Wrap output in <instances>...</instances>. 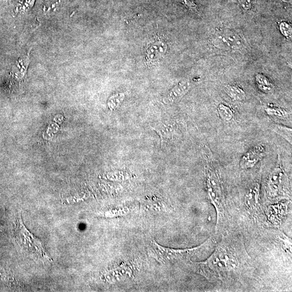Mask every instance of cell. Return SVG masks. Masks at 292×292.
I'll return each instance as SVG.
<instances>
[{
    "instance_id": "obj_1",
    "label": "cell",
    "mask_w": 292,
    "mask_h": 292,
    "mask_svg": "<svg viewBox=\"0 0 292 292\" xmlns=\"http://www.w3.org/2000/svg\"><path fill=\"white\" fill-rule=\"evenodd\" d=\"M247 256L240 241L227 236L222 238L206 261L190 263L196 272L209 281L225 282L234 279L242 272L247 263Z\"/></svg>"
},
{
    "instance_id": "obj_2",
    "label": "cell",
    "mask_w": 292,
    "mask_h": 292,
    "mask_svg": "<svg viewBox=\"0 0 292 292\" xmlns=\"http://www.w3.org/2000/svg\"><path fill=\"white\" fill-rule=\"evenodd\" d=\"M202 155L204 161V173L207 196L217 212L216 231L226 220L225 190L218 163L209 145L203 144Z\"/></svg>"
},
{
    "instance_id": "obj_3",
    "label": "cell",
    "mask_w": 292,
    "mask_h": 292,
    "mask_svg": "<svg viewBox=\"0 0 292 292\" xmlns=\"http://www.w3.org/2000/svg\"><path fill=\"white\" fill-rule=\"evenodd\" d=\"M215 241L210 237L204 243L194 248L173 249L161 247L156 241L152 242L151 255L160 263L174 264L187 261L195 256H201L214 247Z\"/></svg>"
},
{
    "instance_id": "obj_4",
    "label": "cell",
    "mask_w": 292,
    "mask_h": 292,
    "mask_svg": "<svg viewBox=\"0 0 292 292\" xmlns=\"http://www.w3.org/2000/svg\"><path fill=\"white\" fill-rule=\"evenodd\" d=\"M289 184L285 169L279 159L265 181V191L267 197L272 201L285 198L289 194Z\"/></svg>"
},
{
    "instance_id": "obj_5",
    "label": "cell",
    "mask_w": 292,
    "mask_h": 292,
    "mask_svg": "<svg viewBox=\"0 0 292 292\" xmlns=\"http://www.w3.org/2000/svg\"><path fill=\"white\" fill-rule=\"evenodd\" d=\"M15 233L19 245L25 253L38 258L51 261L40 240L30 233L23 224L20 214L18 219Z\"/></svg>"
},
{
    "instance_id": "obj_6",
    "label": "cell",
    "mask_w": 292,
    "mask_h": 292,
    "mask_svg": "<svg viewBox=\"0 0 292 292\" xmlns=\"http://www.w3.org/2000/svg\"><path fill=\"white\" fill-rule=\"evenodd\" d=\"M266 155V148L264 144H258L253 146L241 157L240 168L244 170H249L255 167Z\"/></svg>"
},
{
    "instance_id": "obj_7",
    "label": "cell",
    "mask_w": 292,
    "mask_h": 292,
    "mask_svg": "<svg viewBox=\"0 0 292 292\" xmlns=\"http://www.w3.org/2000/svg\"><path fill=\"white\" fill-rule=\"evenodd\" d=\"M152 128L159 135L161 143L172 140L179 131L178 125L172 121L159 122Z\"/></svg>"
},
{
    "instance_id": "obj_8",
    "label": "cell",
    "mask_w": 292,
    "mask_h": 292,
    "mask_svg": "<svg viewBox=\"0 0 292 292\" xmlns=\"http://www.w3.org/2000/svg\"><path fill=\"white\" fill-rule=\"evenodd\" d=\"M168 45L165 41L159 39L150 43L145 51V59L150 63L158 62L167 51Z\"/></svg>"
},
{
    "instance_id": "obj_9",
    "label": "cell",
    "mask_w": 292,
    "mask_h": 292,
    "mask_svg": "<svg viewBox=\"0 0 292 292\" xmlns=\"http://www.w3.org/2000/svg\"><path fill=\"white\" fill-rule=\"evenodd\" d=\"M191 87V84L189 81L180 82L163 98V103L166 105L177 103L188 93Z\"/></svg>"
},
{
    "instance_id": "obj_10",
    "label": "cell",
    "mask_w": 292,
    "mask_h": 292,
    "mask_svg": "<svg viewBox=\"0 0 292 292\" xmlns=\"http://www.w3.org/2000/svg\"><path fill=\"white\" fill-rule=\"evenodd\" d=\"M245 202L249 210L257 213L260 208V185L258 182L253 183L246 193Z\"/></svg>"
},
{
    "instance_id": "obj_11",
    "label": "cell",
    "mask_w": 292,
    "mask_h": 292,
    "mask_svg": "<svg viewBox=\"0 0 292 292\" xmlns=\"http://www.w3.org/2000/svg\"><path fill=\"white\" fill-rule=\"evenodd\" d=\"M286 203H278L271 205L267 210V216L270 221L276 226L281 224L282 218L286 216L287 212Z\"/></svg>"
},
{
    "instance_id": "obj_12",
    "label": "cell",
    "mask_w": 292,
    "mask_h": 292,
    "mask_svg": "<svg viewBox=\"0 0 292 292\" xmlns=\"http://www.w3.org/2000/svg\"><path fill=\"white\" fill-rule=\"evenodd\" d=\"M213 47L221 51H230L227 38L224 28L217 29L211 38Z\"/></svg>"
},
{
    "instance_id": "obj_13",
    "label": "cell",
    "mask_w": 292,
    "mask_h": 292,
    "mask_svg": "<svg viewBox=\"0 0 292 292\" xmlns=\"http://www.w3.org/2000/svg\"><path fill=\"white\" fill-rule=\"evenodd\" d=\"M227 38L230 51H238L244 47V42L240 35L235 30L230 28H224Z\"/></svg>"
},
{
    "instance_id": "obj_14",
    "label": "cell",
    "mask_w": 292,
    "mask_h": 292,
    "mask_svg": "<svg viewBox=\"0 0 292 292\" xmlns=\"http://www.w3.org/2000/svg\"><path fill=\"white\" fill-rule=\"evenodd\" d=\"M226 93L235 102H242L247 98L245 89L236 84H229L225 87Z\"/></svg>"
},
{
    "instance_id": "obj_15",
    "label": "cell",
    "mask_w": 292,
    "mask_h": 292,
    "mask_svg": "<svg viewBox=\"0 0 292 292\" xmlns=\"http://www.w3.org/2000/svg\"><path fill=\"white\" fill-rule=\"evenodd\" d=\"M255 81L259 89L264 93H272L275 89L274 84L262 73H258L256 75Z\"/></svg>"
},
{
    "instance_id": "obj_16",
    "label": "cell",
    "mask_w": 292,
    "mask_h": 292,
    "mask_svg": "<svg viewBox=\"0 0 292 292\" xmlns=\"http://www.w3.org/2000/svg\"><path fill=\"white\" fill-rule=\"evenodd\" d=\"M218 117L225 123H231L235 118V112L233 107L229 105L220 103L217 108Z\"/></svg>"
},
{
    "instance_id": "obj_17",
    "label": "cell",
    "mask_w": 292,
    "mask_h": 292,
    "mask_svg": "<svg viewBox=\"0 0 292 292\" xmlns=\"http://www.w3.org/2000/svg\"><path fill=\"white\" fill-rule=\"evenodd\" d=\"M265 111L268 116L283 120L289 119L291 116L288 110L277 106H268L265 107Z\"/></svg>"
},
{
    "instance_id": "obj_18",
    "label": "cell",
    "mask_w": 292,
    "mask_h": 292,
    "mask_svg": "<svg viewBox=\"0 0 292 292\" xmlns=\"http://www.w3.org/2000/svg\"><path fill=\"white\" fill-rule=\"evenodd\" d=\"M271 128L273 132L279 135L291 145L292 130L291 128L279 124H272Z\"/></svg>"
},
{
    "instance_id": "obj_19",
    "label": "cell",
    "mask_w": 292,
    "mask_h": 292,
    "mask_svg": "<svg viewBox=\"0 0 292 292\" xmlns=\"http://www.w3.org/2000/svg\"><path fill=\"white\" fill-rule=\"evenodd\" d=\"M124 98L125 94L124 93H119L112 96L108 103L110 108L112 110L118 108L123 101H124Z\"/></svg>"
},
{
    "instance_id": "obj_20",
    "label": "cell",
    "mask_w": 292,
    "mask_h": 292,
    "mask_svg": "<svg viewBox=\"0 0 292 292\" xmlns=\"http://www.w3.org/2000/svg\"><path fill=\"white\" fill-rule=\"evenodd\" d=\"M279 28L281 34L286 37L289 38L291 36L292 29L291 25L286 21H281L279 23Z\"/></svg>"
},
{
    "instance_id": "obj_21",
    "label": "cell",
    "mask_w": 292,
    "mask_h": 292,
    "mask_svg": "<svg viewBox=\"0 0 292 292\" xmlns=\"http://www.w3.org/2000/svg\"><path fill=\"white\" fill-rule=\"evenodd\" d=\"M178 1L191 12L198 13V6L193 0H178Z\"/></svg>"
},
{
    "instance_id": "obj_22",
    "label": "cell",
    "mask_w": 292,
    "mask_h": 292,
    "mask_svg": "<svg viewBox=\"0 0 292 292\" xmlns=\"http://www.w3.org/2000/svg\"><path fill=\"white\" fill-rule=\"evenodd\" d=\"M242 9L245 11H249L252 9L253 0H238Z\"/></svg>"
},
{
    "instance_id": "obj_23",
    "label": "cell",
    "mask_w": 292,
    "mask_h": 292,
    "mask_svg": "<svg viewBox=\"0 0 292 292\" xmlns=\"http://www.w3.org/2000/svg\"><path fill=\"white\" fill-rule=\"evenodd\" d=\"M283 3H291V0H281Z\"/></svg>"
}]
</instances>
